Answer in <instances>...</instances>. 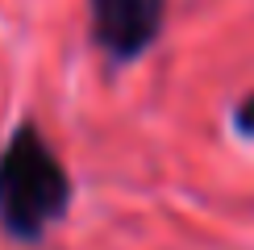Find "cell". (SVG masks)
I'll list each match as a JSON object with an SVG mask.
<instances>
[{
    "label": "cell",
    "mask_w": 254,
    "mask_h": 250,
    "mask_svg": "<svg viewBox=\"0 0 254 250\" xmlns=\"http://www.w3.org/2000/svg\"><path fill=\"white\" fill-rule=\"evenodd\" d=\"M234 129L242 133V138H254V92L246 100H238V109H234Z\"/></svg>",
    "instance_id": "obj_3"
},
{
    "label": "cell",
    "mask_w": 254,
    "mask_h": 250,
    "mask_svg": "<svg viewBox=\"0 0 254 250\" xmlns=\"http://www.w3.org/2000/svg\"><path fill=\"white\" fill-rule=\"evenodd\" d=\"M71 204V180L46 133L17 125L0 150V229L13 242H38Z\"/></svg>",
    "instance_id": "obj_1"
},
{
    "label": "cell",
    "mask_w": 254,
    "mask_h": 250,
    "mask_svg": "<svg viewBox=\"0 0 254 250\" xmlns=\"http://www.w3.org/2000/svg\"><path fill=\"white\" fill-rule=\"evenodd\" d=\"M92 42L113 62H133L158 42L167 0H88Z\"/></svg>",
    "instance_id": "obj_2"
}]
</instances>
